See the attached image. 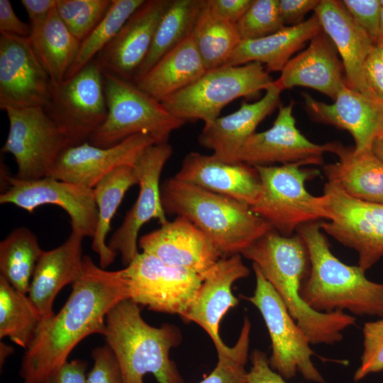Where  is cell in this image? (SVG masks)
I'll use <instances>...</instances> for the list:
<instances>
[{"label":"cell","mask_w":383,"mask_h":383,"mask_svg":"<svg viewBox=\"0 0 383 383\" xmlns=\"http://www.w3.org/2000/svg\"><path fill=\"white\" fill-rule=\"evenodd\" d=\"M57 0H21L28 13L30 28V39L36 37L43 28L52 11Z\"/></svg>","instance_id":"obj_44"},{"label":"cell","mask_w":383,"mask_h":383,"mask_svg":"<svg viewBox=\"0 0 383 383\" xmlns=\"http://www.w3.org/2000/svg\"><path fill=\"white\" fill-rule=\"evenodd\" d=\"M111 0H57V15L70 33L84 40L102 20Z\"/></svg>","instance_id":"obj_39"},{"label":"cell","mask_w":383,"mask_h":383,"mask_svg":"<svg viewBox=\"0 0 383 383\" xmlns=\"http://www.w3.org/2000/svg\"><path fill=\"white\" fill-rule=\"evenodd\" d=\"M302 162L255 167L261 190L251 210L284 236L302 225L325 219L321 196L311 194L306 182L319 174Z\"/></svg>","instance_id":"obj_8"},{"label":"cell","mask_w":383,"mask_h":383,"mask_svg":"<svg viewBox=\"0 0 383 383\" xmlns=\"http://www.w3.org/2000/svg\"><path fill=\"white\" fill-rule=\"evenodd\" d=\"M343 5L356 23L370 36L374 44L380 35L379 0H343Z\"/></svg>","instance_id":"obj_42"},{"label":"cell","mask_w":383,"mask_h":383,"mask_svg":"<svg viewBox=\"0 0 383 383\" xmlns=\"http://www.w3.org/2000/svg\"><path fill=\"white\" fill-rule=\"evenodd\" d=\"M83 238L71 232L62 244L43 250L36 263L28 296L42 322L55 314L52 305L59 292L67 284H73L83 272Z\"/></svg>","instance_id":"obj_27"},{"label":"cell","mask_w":383,"mask_h":383,"mask_svg":"<svg viewBox=\"0 0 383 383\" xmlns=\"http://www.w3.org/2000/svg\"><path fill=\"white\" fill-rule=\"evenodd\" d=\"M374 46L379 58L383 62V38L379 39Z\"/></svg>","instance_id":"obj_53"},{"label":"cell","mask_w":383,"mask_h":383,"mask_svg":"<svg viewBox=\"0 0 383 383\" xmlns=\"http://www.w3.org/2000/svg\"><path fill=\"white\" fill-rule=\"evenodd\" d=\"M296 233L309 253V272L300 294L311 309L383 317V284L370 281L359 265H346L333 254L321 221L304 224Z\"/></svg>","instance_id":"obj_3"},{"label":"cell","mask_w":383,"mask_h":383,"mask_svg":"<svg viewBox=\"0 0 383 383\" xmlns=\"http://www.w3.org/2000/svg\"><path fill=\"white\" fill-rule=\"evenodd\" d=\"M192 36L206 70L226 65L242 40L236 26L216 17L206 0L204 1Z\"/></svg>","instance_id":"obj_35"},{"label":"cell","mask_w":383,"mask_h":383,"mask_svg":"<svg viewBox=\"0 0 383 383\" xmlns=\"http://www.w3.org/2000/svg\"><path fill=\"white\" fill-rule=\"evenodd\" d=\"M43 109L64 132L70 146L88 142L107 115L103 72L96 60L53 86Z\"/></svg>","instance_id":"obj_11"},{"label":"cell","mask_w":383,"mask_h":383,"mask_svg":"<svg viewBox=\"0 0 383 383\" xmlns=\"http://www.w3.org/2000/svg\"><path fill=\"white\" fill-rule=\"evenodd\" d=\"M12 351L13 350L11 347L8 346L7 345L4 343H1V355H0L1 367L2 366V364H4L6 358L10 355Z\"/></svg>","instance_id":"obj_52"},{"label":"cell","mask_w":383,"mask_h":383,"mask_svg":"<svg viewBox=\"0 0 383 383\" xmlns=\"http://www.w3.org/2000/svg\"><path fill=\"white\" fill-rule=\"evenodd\" d=\"M192 36L163 55L145 74L133 82L162 102L198 80L206 72Z\"/></svg>","instance_id":"obj_30"},{"label":"cell","mask_w":383,"mask_h":383,"mask_svg":"<svg viewBox=\"0 0 383 383\" xmlns=\"http://www.w3.org/2000/svg\"><path fill=\"white\" fill-rule=\"evenodd\" d=\"M379 138H383V131H382V133H381V135H380V136Z\"/></svg>","instance_id":"obj_56"},{"label":"cell","mask_w":383,"mask_h":383,"mask_svg":"<svg viewBox=\"0 0 383 383\" xmlns=\"http://www.w3.org/2000/svg\"><path fill=\"white\" fill-rule=\"evenodd\" d=\"M274 79L260 62L224 65L207 70L187 87L165 99L162 104L185 123L197 120L207 124L219 117L221 110L240 98L257 96Z\"/></svg>","instance_id":"obj_7"},{"label":"cell","mask_w":383,"mask_h":383,"mask_svg":"<svg viewBox=\"0 0 383 383\" xmlns=\"http://www.w3.org/2000/svg\"><path fill=\"white\" fill-rule=\"evenodd\" d=\"M52 82L29 38L0 35V108L45 107Z\"/></svg>","instance_id":"obj_16"},{"label":"cell","mask_w":383,"mask_h":383,"mask_svg":"<svg viewBox=\"0 0 383 383\" xmlns=\"http://www.w3.org/2000/svg\"><path fill=\"white\" fill-rule=\"evenodd\" d=\"M321 30L320 22L313 13L299 25L284 26L264 38L241 40L226 65L257 62L265 65L269 73L282 72L293 55Z\"/></svg>","instance_id":"obj_29"},{"label":"cell","mask_w":383,"mask_h":383,"mask_svg":"<svg viewBox=\"0 0 383 383\" xmlns=\"http://www.w3.org/2000/svg\"><path fill=\"white\" fill-rule=\"evenodd\" d=\"M5 111L9 127L1 150L13 157L16 177L33 180L48 177L60 155L70 146L67 136L43 107Z\"/></svg>","instance_id":"obj_12"},{"label":"cell","mask_w":383,"mask_h":383,"mask_svg":"<svg viewBox=\"0 0 383 383\" xmlns=\"http://www.w3.org/2000/svg\"><path fill=\"white\" fill-rule=\"evenodd\" d=\"M174 177L250 207L255 203L261 190L260 178L255 167L243 162H226L213 155L196 152L184 157L181 168Z\"/></svg>","instance_id":"obj_24"},{"label":"cell","mask_w":383,"mask_h":383,"mask_svg":"<svg viewBox=\"0 0 383 383\" xmlns=\"http://www.w3.org/2000/svg\"><path fill=\"white\" fill-rule=\"evenodd\" d=\"M42 322L27 294L14 289L0 276V338L9 337L27 349Z\"/></svg>","instance_id":"obj_36"},{"label":"cell","mask_w":383,"mask_h":383,"mask_svg":"<svg viewBox=\"0 0 383 383\" xmlns=\"http://www.w3.org/2000/svg\"><path fill=\"white\" fill-rule=\"evenodd\" d=\"M321 0H279V11L284 26H294L304 22L309 12L313 11Z\"/></svg>","instance_id":"obj_46"},{"label":"cell","mask_w":383,"mask_h":383,"mask_svg":"<svg viewBox=\"0 0 383 383\" xmlns=\"http://www.w3.org/2000/svg\"><path fill=\"white\" fill-rule=\"evenodd\" d=\"M282 90L274 83L265 90L262 98L254 103L241 102L235 111L204 124L198 140L201 146L213 151L218 160L239 162V152L257 126L280 105Z\"/></svg>","instance_id":"obj_25"},{"label":"cell","mask_w":383,"mask_h":383,"mask_svg":"<svg viewBox=\"0 0 383 383\" xmlns=\"http://www.w3.org/2000/svg\"><path fill=\"white\" fill-rule=\"evenodd\" d=\"M382 9H383V0H379Z\"/></svg>","instance_id":"obj_55"},{"label":"cell","mask_w":383,"mask_h":383,"mask_svg":"<svg viewBox=\"0 0 383 383\" xmlns=\"http://www.w3.org/2000/svg\"><path fill=\"white\" fill-rule=\"evenodd\" d=\"M242 40L270 35L284 27L279 11V0H252L235 24Z\"/></svg>","instance_id":"obj_40"},{"label":"cell","mask_w":383,"mask_h":383,"mask_svg":"<svg viewBox=\"0 0 383 383\" xmlns=\"http://www.w3.org/2000/svg\"><path fill=\"white\" fill-rule=\"evenodd\" d=\"M103 335L117 360L123 383H144L148 373L159 383H183L170 358L171 348L181 340L179 329L170 324L150 326L135 302L121 301L109 311Z\"/></svg>","instance_id":"obj_5"},{"label":"cell","mask_w":383,"mask_h":383,"mask_svg":"<svg viewBox=\"0 0 383 383\" xmlns=\"http://www.w3.org/2000/svg\"><path fill=\"white\" fill-rule=\"evenodd\" d=\"M250 274L240 254L222 257L204 276L203 281L187 311L181 318L192 321L210 336L216 351L228 346L219 332L220 323L238 299L232 292L233 284Z\"/></svg>","instance_id":"obj_22"},{"label":"cell","mask_w":383,"mask_h":383,"mask_svg":"<svg viewBox=\"0 0 383 383\" xmlns=\"http://www.w3.org/2000/svg\"><path fill=\"white\" fill-rule=\"evenodd\" d=\"M0 33L21 38L30 35L29 24L17 16L9 0H0Z\"/></svg>","instance_id":"obj_48"},{"label":"cell","mask_w":383,"mask_h":383,"mask_svg":"<svg viewBox=\"0 0 383 383\" xmlns=\"http://www.w3.org/2000/svg\"><path fill=\"white\" fill-rule=\"evenodd\" d=\"M256 265L304 331L311 344H333L355 318L343 311L318 312L301 298L300 292L310 267L308 250L296 233L284 236L271 230L241 253Z\"/></svg>","instance_id":"obj_2"},{"label":"cell","mask_w":383,"mask_h":383,"mask_svg":"<svg viewBox=\"0 0 383 383\" xmlns=\"http://www.w3.org/2000/svg\"><path fill=\"white\" fill-rule=\"evenodd\" d=\"M103 78L107 115L89 138L91 145L108 148L139 133L167 141L172 132L186 123L132 81L107 73Z\"/></svg>","instance_id":"obj_6"},{"label":"cell","mask_w":383,"mask_h":383,"mask_svg":"<svg viewBox=\"0 0 383 383\" xmlns=\"http://www.w3.org/2000/svg\"><path fill=\"white\" fill-rule=\"evenodd\" d=\"M160 142L164 141L151 134L139 133L108 148L89 142L70 146L60 155L48 177L93 189L114 169L133 166L145 150Z\"/></svg>","instance_id":"obj_18"},{"label":"cell","mask_w":383,"mask_h":383,"mask_svg":"<svg viewBox=\"0 0 383 383\" xmlns=\"http://www.w3.org/2000/svg\"><path fill=\"white\" fill-rule=\"evenodd\" d=\"M321 196L327 220L321 221L322 231L355 250L366 271L383 256V204L355 199L328 182Z\"/></svg>","instance_id":"obj_10"},{"label":"cell","mask_w":383,"mask_h":383,"mask_svg":"<svg viewBox=\"0 0 383 383\" xmlns=\"http://www.w3.org/2000/svg\"><path fill=\"white\" fill-rule=\"evenodd\" d=\"M138 245L143 252L169 266L186 269L203 277L222 257L206 234L181 216L143 235Z\"/></svg>","instance_id":"obj_20"},{"label":"cell","mask_w":383,"mask_h":383,"mask_svg":"<svg viewBox=\"0 0 383 383\" xmlns=\"http://www.w3.org/2000/svg\"><path fill=\"white\" fill-rule=\"evenodd\" d=\"M363 353L354 379L383 370V319L367 322L363 327Z\"/></svg>","instance_id":"obj_41"},{"label":"cell","mask_w":383,"mask_h":383,"mask_svg":"<svg viewBox=\"0 0 383 383\" xmlns=\"http://www.w3.org/2000/svg\"><path fill=\"white\" fill-rule=\"evenodd\" d=\"M166 213L185 217L210 239L222 257L240 254L272 227L250 207L174 177L160 186Z\"/></svg>","instance_id":"obj_4"},{"label":"cell","mask_w":383,"mask_h":383,"mask_svg":"<svg viewBox=\"0 0 383 383\" xmlns=\"http://www.w3.org/2000/svg\"><path fill=\"white\" fill-rule=\"evenodd\" d=\"M251 362L248 383H287L285 379L271 367L269 358L264 352L254 350Z\"/></svg>","instance_id":"obj_45"},{"label":"cell","mask_w":383,"mask_h":383,"mask_svg":"<svg viewBox=\"0 0 383 383\" xmlns=\"http://www.w3.org/2000/svg\"><path fill=\"white\" fill-rule=\"evenodd\" d=\"M250 330V321L245 318L235 344L217 351L216 366L199 383H248L245 366L249 353Z\"/></svg>","instance_id":"obj_38"},{"label":"cell","mask_w":383,"mask_h":383,"mask_svg":"<svg viewBox=\"0 0 383 383\" xmlns=\"http://www.w3.org/2000/svg\"><path fill=\"white\" fill-rule=\"evenodd\" d=\"M305 109L313 120L347 131L353 138L354 150H372L383 131V101L358 92L346 84L334 102L327 104L302 94Z\"/></svg>","instance_id":"obj_19"},{"label":"cell","mask_w":383,"mask_h":383,"mask_svg":"<svg viewBox=\"0 0 383 383\" xmlns=\"http://www.w3.org/2000/svg\"><path fill=\"white\" fill-rule=\"evenodd\" d=\"M372 151L375 155L383 162V138H378L374 141L372 148Z\"/></svg>","instance_id":"obj_51"},{"label":"cell","mask_w":383,"mask_h":383,"mask_svg":"<svg viewBox=\"0 0 383 383\" xmlns=\"http://www.w3.org/2000/svg\"><path fill=\"white\" fill-rule=\"evenodd\" d=\"M274 83L282 91L304 87L335 99L345 84L344 68L333 42L323 30L287 62Z\"/></svg>","instance_id":"obj_26"},{"label":"cell","mask_w":383,"mask_h":383,"mask_svg":"<svg viewBox=\"0 0 383 383\" xmlns=\"http://www.w3.org/2000/svg\"><path fill=\"white\" fill-rule=\"evenodd\" d=\"M313 12L340 56L346 85L365 95L378 98L365 72V61L375 45L370 36L353 18L341 1L321 0Z\"/></svg>","instance_id":"obj_23"},{"label":"cell","mask_w":383,"mask_h":383,"mask_svg":"<svg viewBox=\"0 0 383 383\" xmlns=\"http://www.w3.org/2000/svg\"><path fill=\"white\" fill-rule=\"evenodd\" d=\"M8 188L0 195V204H11L32 213L45 204L61 207L70 218L72 231L93 238L98 210L93 189L50 177L23 180L6 175Z\"/></svg>","instance_id":"obj_14"},{"label":"cell","mask_w":383,"mask_h":383,"mask_svg":"<svg viewBox=\"0 0 383 383\" xmlns=\"http://www.w3.org/2000/svg\"><path fill=\"white\" fill-rule=\"evenodd\" d=\"M171 0H145L94 59L103 73L132 81L147 56Z\"/></svg>","instance_id":"obj_21"},{"label":"cell","mask_w":383,"mask_h":383,"mask_svg":"<svg viewBox=\"0 0 383 383\" xmlns=\"http://www.w3.org/2000/svg\"><path fill=\"white\" fill-rule=\"evenodd\" d=\"M172 154L168 141L157 143L145 150L133 165L138 196L108 243L110 249L121 255L124 265H128L139 253L138 233L145 223L153 218L161 225L168 221L162 204L160 179Z\"/></svg>","instance_id":"obj_15"},{"label":"cell","mask_w":383,"mask_h":383,"mask_svg":"<svg viewBox=\"0 0 383 383\" xmlns=\"http://www.w3.org/2000/svg\"><path fill=\"white\" fill-rule=\"evenodd\" d=\"M252 2V0H206L209 9L216 17L235 25Z\"/></svg>","instance_id":"obj_47"},{"label":"cell","mask_w":383,"mask_h":383,"mask_svg":"<svg viewBox=\"0 0 383 383\" xmlns=\"http://www.w3.org/2000/svg\"><path fill=\"white\" fill-rule=\"evenodd\" d=\"M204 0H171L154 38L132 82L145 74L163 55L192 35Z\"/></svg>","instance_id":"obj_32"},{"label":"cell","mask_w":383,"mask_h":383,"mask_svg":"<svg viewBox=\"0 0 383 383\" xmlns=\"http://www.w3.org/2000/svg\"><path fill=\"white\" fill-rule=\"evenodd\" d=\"M293 107V101L280 105L272 127L247 139L239 152V162L253 167L276 162L323 165V155L333 152V142L321 145L306 138L296 127Z\"/></svg>","instance_id":"obj_17"},{"label":"cell","mask_w":383,"mask_h":383,"mask_svg":"<svg viewBox=\"0 0 383 383\" xmlns=\"http://www.w3.org/2000/svg\"><path fill=\"white\" fill-rule=\"evenodd\" d=\"M87 368L86 361H67L53 372L45 383H87Z\"/></svg>","instance_id":"obj_49"},{"label":"cell","mask_w":383,"mask_h":383,"mask_svg":"<svg viewBox=\"0 0 383 383\" xmlns=\"http://www.w3.org/2000/svg\"><path fill=\"white\" fill-rule=\"evenodd\" d=\"M94 365L87 383H123L117 360L107 344L92 351Z\"/></svg>","instance_id":"obj_43"},{"label":"cell","mask_w":383,"mask_h":383,"mask_svg":"<svg viewBox=\"0 0 383 383\" xmlns=\"http://www.w3.org/2000/svg\"><path fill=\"white\" fill-rule=\"evenodd\" d=\"M121 270L129 300L162 313H184L203 277L188 270L169 266L142 252Z\"/></svg>","instance_id":"obj_13"},{"label":"cell","mask_w":383,"mask_h":383,"mask_svg":"<svg viewBox=\"0 0 383 383\" xmlns=\"http://www.w3.org/2000/svg\"><path fill=\"white\" fill-rule=\"evenodd\" d=\"M256 285L253 295L244 297L261 313L271 340V367L286 379L299 372L306 379L317 383L324 379L314 366V354L304 331L294 320L278 293L252 263Z\"/></svg>","instance_id":"obj_9"},{"label":"cell","mask_w":383,"mask_h":383,"mask_svg":"<svg viewBox=\"0 0 383 383\" xmlns=\"http://www.w3.org/2000/svg\"><path fill=\"white\" fill-rule=\"evenodd\" d=\"M29 40L53 86L62 83L77 57L81 42L70 33L55 9L39 34Z\"/></svg>","instance_id":"obj_33"},{"label":"cell","mask_w":383,"mask_h":383,"mask_svg":"<svg viewBox=\"0 0 383 383\" xmlns=\"http://www.w3.org/2000/svg\"><path fill=\"white\" fill-rule=\"evenodd\" d=\"M126 299L129 296L121 270L107 271L84 256L83 272L66 303L41 322L26 350L20 370L23 383H45L81 340L94 333L104 335L107 313Z\"/></svg>","instance_id":"obj_1"},{"label":"cell","mask_w":383,"mask_h":383,"mask_svg":"<svg viewBox=\"0 0 383 383\" xmlns=\"http://www.w3.org/2000/svg\"><path fill=\"white\" fill-rule=\"evenodd\" d=\"M365 72L369 85L376 96L383 101V62L375 46L365 63Z\"/></svg>","instance_id":"obj_50"},{"label":"cell","mask_w":383,"mask_h":383,"mask_svg":"<svg viewBox=\"0 0 383 383\" xmlns=\"http://www.w3.org/2000/svg\"><path fill=\"white\" fill-rule=\"evenodd\" d=\"M145 1L111 0V4L102 20L81 42L77 57L65 80L72 78L91 62L115 38L127 20Z\"/></svg>","instance_id":"obj_37"},{"label":"cell","mask_w":383,"mask_h":383,"mask_svg":"<svg viewBox=\"0 0 383 383\" xmlns=\"http://www.w3.org/2000/svg\"><path fill=\"white\" fill-rule=\"evenodd\" d=\"M135 184H138V178L133 166L123 165L110 172L93 188L98 210V223L91 248L98 254L102 269L109 266L118 255L109 248L106 239L111 221L125 194Z\"/></svg>","instance_id":"obj_31"},{"label":"cell","mask_w":383,"mask_h":383,"mask_svg":"<svg viewBox=\"0 0 383 383\" xmlns=\"http://www.w3.org/2000/svg\"><path fill=\"white\" fill-rule=\"evenodd\" d=\"M380 38H383V9L381 10L380 35L379 39Z\"/></svg>","instance_id":"obj_54"},{"label":"cell","mask_w":383,"mask_h":383,"mask_svg":"<svg viewBox=\"0 0 383 383\" xmlns=\"http://www.w3.org/2000/svg\"><path fill=\"white\" fill-rule=\"evenodd\" d=\"M43 251L30 229L24 226L15 228L0 243V276L14 289L27 294Z\"/></svg>","instance_id":"obj_34"},{"label":"cell","mask_w":383,"mask_h":383,"mask_svg":"<svg viewBox=\"0 0 383 383\" xmlns=\"http://www.w3.org/2000/svg\"><path fill=\"white\" fill-rule=\"evenodd\" d=\"M332 153L338 160L323 166L327 182L355 199L383 204V162L372 150L356 152L333 142Z\"/></svg>","instance_id":"obj_28"}]
</instances>
